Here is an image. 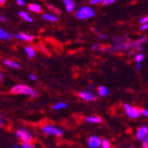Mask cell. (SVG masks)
Returning <instances> with one entry per match:
<instances>
[{"mask_svg": "<svg viewBox=\"0 0 148 148\" xmlns=\"http://www.w3.org/2000/svg\"><path fill=\"white\" fill-rule=\"evenodd\" d=\"M134 50V45L133 42L130 40L124 39L123 37H115L114 38V43L113 46L111 47V51H128V54L131 55L133 53Z\"/></svg>", "mask_w": 148, "mask_h": 148, "instance_id": "1", "label": "cell"}, {"mask_svg": "<svg viewBox=\"0 0 148 148\" xmlns=\"http://www.w3.org/2000/svg\"><path fill=\"white\" fill-rule=\"evenodd\" d=\"M11 92L13 94H21V95L29 96L33 99L38 96L36 90H34L30 86L25 85V84H17L15 86H13L11 90Z\"/></svg>", "mask_w": 148, "mask_h": 148, "instance_id": "2", "label": "cell"}, {"mask_svg": "<svg viewBox=\"0 0 148 148\" xmlns=\"http://www.w3.org/2000/svg\"><path fill=\"white\" fill-rule=\"evenodd\" d=\"M42 131L46 134V135L50 136H54V137H61L63 136L64 131L60 128L52 125V124H45L42 128Z\"/></svg>", "mask_w": 148, "mask_h": 148, "instance_id": "3", "label": "cell"}, {"mask_svg": "<svg viewBox=\"0 0 148 148\" xmlns=\"http://www.w3.org/2000/svg\"><path fill=\"white\" fill-rule=\"evenodd\" d=\"M94 15H95V11L89 6L84 5L78 10L75 17L79 20H86V19L92 18Z\"/></svg>", "mask_w": 148, "mask_h": 148, "instance_id": "4", "label": "cell"}, {"mask_svg": "<svg viewBox=\"0 0 148 148\" xmlns=\"http://www.w3.org/2000/svg\"><path fill=\"white\" fill-rule=\"evenodd\" d=\"M15 135L19 140H21L22 143H31V141L34 139V137L32 134L25 129H18L15 131Z\"/></svg>", "mask_w": 148, "mask_h": 148, "instance_id": "5", "label": "cell"}, {"mask_svg": "<svg viewBox=\"0 0 148 148\" xmlns=\"http://www.w3.org/2000/svg\"><path fill=\"white\" fill-rule=\"evenodd\" d=\"M123 108L126 115L130 119H138L141 116V110L130 104H124Z\"/></svg>", "mask_w": 148, "mask_h": 148, "instance_id": "6", "label": "cell"}, {"mask_svg": "<svg viewBox=\"0 0 148 148\" xmlns=\"http://www.w3.org/2000/svg\"><path fill=\"white\" fill-rule=\"evenodd\" d=\"M78 96L84 101L90 102L97 99V96L91 90H82L78 93Z\"/></svg>", "mask_w": 148, "mask_h": 148, "instance_id": "7", "label": "cell"}, {"mask_svg": "<svg viewBox=\"0 0 148 148\" xmlns=\"http://www.w3.org/2000/svg\"><path fill=\"white\" fill-rule=\"evenodd\" d=\"M148 136V126L142 125L136 131V138L139 142H143L144 139Z\"/></svg>", "mask_w": 148, "mask_h": 148, "instance_id": "8", "label": "cell"}, {"mask_svg": "<svg viewBox=\"0 0 148 148\" xmlns=\"http://www.w3.org/2000/svg\"><path fill=\"white\" fill-rule=\"evenodd\" d=\"M87 144L90 148H100L102 139L98 136H91L88 138Z\"/></svg>", "mask_w": 148, "mask_h": 148, "instance_id": "9", "label": "cell"}, {"mask_svg": "<svg viewBox=\"0 0 148 148\" xmlns=\"http://www.w3.org/2000/svg\"><path fill=\"white\" fill-rule=\"evenodd\" d=\"M14 38L17 40H20V41H24V42H31L34 40V36L32 35L27 34V33H15Z\"/></svg>", "mask_w": 148, "mask_h": 148, "instance_id": "10", "label": "cell"}, {"mask_svg": "<svg viewBox=\"0 0 148 148\" xmlns=\"http://www.w3.org/2000/svg\"><path fill=\"white\" fill-rule=\"evenodd\" d=\"M3 62H4V64H5V66H9V68H11V69H19L21 68V65H20L17 61H15V60H8V59H6V60H3Z\"/></svg>", "mask_w": 148, "mask_h": 148, "instance_id": "11", "label": "cell"}, {"mask_svg": "<svg viewBox=\"0 0 148 148\" xmlns=\"http://www.w3.org/2000/svg\"><path fill=\"white\" fill-rule=\"evenodd\" d=\"M66 10L69 12H74V10L75 9V3L73 1V0H63Z\"/></svg>", "mask_w": 148, "mask_h": 148, "instance_id": "12", "label": "cell"}, {"mask_svg": "<svg viewBox=\"0 0 148 148\" xmlns=\"http://www.w3.org/2000/svg\"><path fill=\"white\" fill-rule=\"evenodd\" d=\"M85 122L89 123H100L102 122V119L99 116L91 115V116H88L85 118Z\"/></svg>", "mask_w": 148, "mask_h": 148, "instance_id": "13", "label": "cell"}, {"mask_svg": "<svg viewBox=\"0 0 148 148\" xmlns=\"http://www.w3.org/2000/svg\"><path fill=\"white\" fill-rule=\"evenodd\" d=\"M24 50H25V52H26V54H27V56H28L29 59H33L35 57L36 51H35L34 47H32L30 45H28V46L25 47Z\"/></svg>", "mask_w": 148, "mask_h": 148, "instance_id": "14", "label": "cell"}, {"mask_svg": "<svg viewBox=\"0 0 148 148\" xmlns=\"http://www.w3.org/2000/svg\"><path fill=\"white\" fill-rule=\"evenodd\" d=\"M109 90L107 89L106 86H103V85H101V86H99V88H98V94L100 96V97H107L109 95Z\"/></svg>", "mask_w": 148, "mask_h": 148, "instance_id": "15", "label": "cell"}, {"mask_svg": "<svg viewBox=\"0 0 148 148\" xmlns=\"http://www.w3.org/2000/svg\"><path fill=\"white\" fill-rule=\"evenodd\" d=\"M12 36L9 32L4 30L2 28H0V40H6V41H9V40L12 39Z\"/></svg>", "mask_w": 148, "mask_h": 148, "instance_id": "16", "label": "cell"}, {"mask_svg": "<svg viewBox=\"0 0 148 148\" xmlns=\"http://www.w3.org/2000/svg\"><path fill=\"white\" fill-rule=\"evenodd\" d=\"M19 16L21 18H22L25 21H28V22H32L33 21V18L29 14L28 12H26L24 11H21L19 12Z\"/></svg>", "mask_w": 148, "mask_h": 148, "instance_id": "17", "label": "cell"}, {"mask_svg": "<svg viewBox=\"0 0 148 148\" xmlns=\"http://www.w3.org/2000/svg\"><path fill=\"white\" fill-rule=\"evenodd\" d=\"M42 18L45 20V21H51V22H54V21H57V17L52 15L51 13H44L42 15Z\"/></svg>", "mask_w": 148, "mask_h": 148, "instance_id": "18", "label": "cell"}, {"mask_svg": "<svg viewBox=\"0 0 148 148\" xmlns=\"http://www.w3.org/2000/svg\"><path fill=\"white\" fill-rule=\"evenodd\" d=\"M29 9L32 12H36V13H39V12H42V8L38 4H30V5H29Z\"/></svg>", "mask_w": 148, "mask_h": 148, "instance_id": "19", "label": "cell"}, {"mask_svg": "<svg viewBox=\"0 0 148 148\" xmlns=\"http://www.w3.org/2000/svg\"><path fill=\"white\" fill-rule=\"evenodd\" d=\"M66 103H64V102H58V103L53 105L52 110L53 111H59V110L66 108Z\"/></svg>", "mask_w": 148, "mask_h": 148, "instance_id": "20", "label": "cell"}, {"mask_svg": "<svg viewBox=\"0 0 148 148\" xmlns=\"http://www.w3.org/2000/svg\"><path fill=\"white\" fill-rule=\"evenodd\" d=\"M100 148H112L111 147V145H110V142L108 141V139H102V144H101V146Z\"/></svg>", "mask_w": 148, "mask_h": 148, "instance_id": "21", "label": "cell"}, {"mask_svg": "<svg viewBox=\"0 0 148 148\" xmlns=\"http://www.w3.org/2000/svg\"><path fill=\"white\" fill-rule=\"evenodd\" d=\"M144 59H145V56L141 52L138 53V54H136V56H135V60L137 63H141L144 60Z\"/></svg>", "mask_w": 148, "mask_h": 148, "instance_id": "22", "label": "cell"}, {"mask_svg": "<svg viewBox=\"0 0 148 148\" xmlns=\"http://www.w3.org/2000/svg\"><path fill=\"white\" fill-rule=\"evenodd\" d=\"M21 148H36V145L32 143H21Z\"/></svg>", "mask_w": 148, "mask_h": 148, "instance_id": "23", "label": "cell"}, {"mask_svg": "<svg viewBox=\"0 0 148 148\" xmlns=\"http://www.w3.org/2000/svg\"><path fill=\"white\" fill-rule=\"evenodd\" d=\"M91 50L94 51H99L100 50V45L99 44H94L91 46Z\"/></svg>", "mask_w": 148, "mask_h": 148, "instance_id": "24", "label": "cell"}, {"mask_svg": "<svg viewBox=\"0 0 148 148\" xmlns=\"http://www.w3.org/2000/svg\"><path fill=\"white\" fill-rule=\"evenodd\" d=\"M106 1V0H90V5H97V4H100Z\"/></svg>", "mask_w": 148, "mask_h": 148, "instance_id": "25", "label": "cell"}, {"mask_svg": "<svg viewBox=\"0 0 148 148\" xmlns=\"http://www.w3.org/2000/svg\"><path fill=\"white\" fill-rule=\"evenodd\" d=\"M142 146L145 148H148V136L144 139V141L142 142Z\"/></svg>", "mask_w": 148, "mask_h": 148, "instance_id": "26", "label": "cell"}, {"mask_svg": "<svg viewBox=\"0 0 148 148\" xmlns=\"http://www.w3.org/2000/svg\"><path fill=\"white\" fill-rule=\"evenodd\" d=\"M97 35H98V36H99L100 39H102V40H105V39L107 38V36H106V35L102 34V33H100V32H97Z\"/></svg>", "mask_w": 148, "mask_h": 148, "instance_id": "27", "label": "cell"}, {"mask_svg": "<svg viewBox=\"0 0 148 148\" xmlns=\"http://www.w3.org/2000/svg\"><path fill=\"white\" fill-rule=\"evenodd\" d=\"M139 21H140V23H141V24H143V25H144V24L148 23V15H147V16H145V17H144V18H142Z\"/></svg>", "mask_w": 148, "mask_h": 148, "instance_id": "28", "label": "cell"}, {"mask_svg": "<svg viewBox=\"0 0 148 148\" xmlns=\"http://www.w3.org/2000/svg\"><path fill=\"white\" fill-rule=\"evenodd\" d=\"M141 114L144 115L145 117L148 118V109H142L141 110Z\"/></svg>", "mask_w": 148, "mask_h": 148, "instance_id": "29", "label": "cell"}, {"mask_svg": "<svg viewBox=\"0 0 148 148\" xmlns=\"http://www.w3.org/2000/svg\"><path fill=\"white\" fill-rule=\"evenodd\" d=\"M116 1V0H106V1L104 2V5H111L113 3H114Z\"/></svg>", "mask_w": 148, "mask_h": 148, "instance_id": "30", "label": "cell"}, {"mask_svg": "<svg viewBox=\"0 0 148 148\" xmlns=\"http://www.w3.org/2000/svg\"><path fill=\"white\" fill-rule=\"evenodd\" d=\"M140 30L142 31H145V30H148V23L146 24H144L141 26V28H140Z\"/></svg>", "mask_w": 148, "mask_h": 148, "instance_id": "31", "label": "cell"}, {"mask_svg": "<svg viewBox=\"0 0 148 148\" xmlns=\"http://www.w3.org/2000/svg\"><path fill=\"white\" fill-rule=\"evenodd\" d=\"M16 3L20 5V6H23L25 5V1L24 0H16Z\"/></svg>", "mask_w": 148, "mask_h": 148, "instance_id": "32", "label": "cell"}, {"mask_svg": "<svg viewBox=\"0 0 148 148\" xmlns=\"http://www.w3.org/2000/svg\"><path fill=\"white\" fill-rule=\"evenodd\" d=\"M5 124V120L4 118L2 117V115L0 114V126H3Z\"/></svg>", "mask_w": 148, "mask_h": 148, "instance_id": "33", "label": "cell"}, {"mask_svg": "<svg viewBox=\"0 0 148 148\" xmlns=\"http://www.w3.org/2000/svg\"><path fill=\"white\" fill-rule=\"evenodd\" d=\"M141 68H142L141 63H137V65H136V69L138 71H139V70H141Z\"/></svg>", "mask_w": 148, "mask_h": 148, "instance_id": "34", "label": "cell"}, {"mask_svg": "<svg viewBox=\"0 0 148 148\" xmlns=\"http://www.w3.org/2000/svg\"><path fill=\"white\" fill-rule=\"evenodd\" d=\"M29 79H30L31 81H36V76L35 75L31 74V75H29Z\"/></svg>", "mask_w": 148, "mask_h": 148, "instance_id": "35", "label": "cell"}, {"mask_svg": "<svg viewBox=\"0 0 148 148\" xmlns=\"http://www.w3.org/2000/svg\"><path fill=\"white\" fill-rule=\"evenodd\" d=\"M6 21V17L5 16V15H1V16H0V21Z\"/></svg>", "mask_w": 148, "mask_h": 148, "instance_id": "36", "label": "cell"}, {"mask_svg": "<svg viewBox=\"0 0 148 148\" xmlns=\"http://www.w3.org/2000/svg\"><path fill=\"white\" fill-rule=\"evenodd\" d=\"M5 3V0H0V5H4Z\"/></svg>", "mask_w": 148, "mask_h": 148, "instance_id": "37", "label": "cell"}, {"mask_svg": "<svg viewBox=\"0 0 148 148\" xmlns=\"http://www.w3.org/2000/svg\"><path fill=\"white\" fill-rule=\"evenodd\" d=\"M93 88H94V86H93V85H91V84H90V85H89V89H90V90H92Z\"/></svg>", "mask_w": 148, "mask_h": 148, "instance_id": "38", "label": "cell"}, {"mask_svg": "<svg viewBox=\"0 0 148 148\" xmlns=\"http://www.w3.org/2000/svg\"><path fill=\"white\" fill-rule=\"evenodd\" d=\"M2 78H3V75H2V74H1V73H0V82H1V81H2Z\"/></svg>", "mask_w": 148, "mask_h": 148, "instance_id": "39", "label": "cell"}, {"mask_svg": "<svg viewBox=\"0 0 148 148\" xmlns=\"http://www.w3.org/2000/svg\"><path fill=\"white\" fill-rule=\"evenodd\" d=\"M12 148H20L18 145H12Z\"/></svg>", "mask_w": 148, "mask_h": 148, "instance_id": "40", "label": "cell"}, {"mask_svg": "<svg viewBox=\"0 0 148 148\" xmlns=\"http://www.w3.org/2000/svg\"><path fill=\"white\" fill-rule=\"evenodd\" d=\"M129 148H135V147H133V146H130Z\"/></svg>", "mask_w": 148, "mask_h": 148, "instance_id": "41", "label": "cell"}, {"mask_svg": "<svg viewBox=\"0 0 148 148\" xmlns=\"http://www.w3.org/2000/svg\"><path fill=\"white\" fill-rule=\"evenodd\" d=\"M139 148H145V147H143V146H141V147H139Z\"/></svg>", "mask_w": 148, "mask_h": 148, "instance_id": "42", "label": "cell"}]
</instances>
